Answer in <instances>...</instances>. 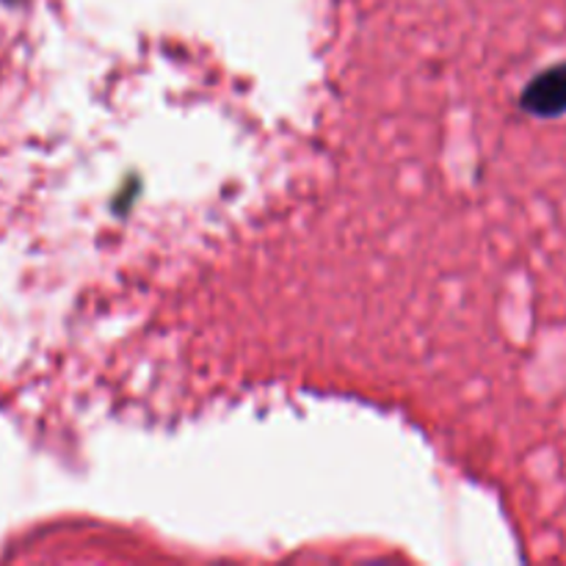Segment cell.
Wrapping results in <instances>:
<instances>
[{"mask_svg": "<svg viewBox=\"0 0 566 566\" xmlns=\"http://www.w3.org/2000/svg\"><path fill=\"white\" fill-rule=\"evenodd\" d=\"M523 108L534 116H562L566 114V64L542 72L523 92Z\"/></svg>", "mask_w": 566, "mask_h": 566, "instance_id": "1", "label": "cell"}]
</instances>
